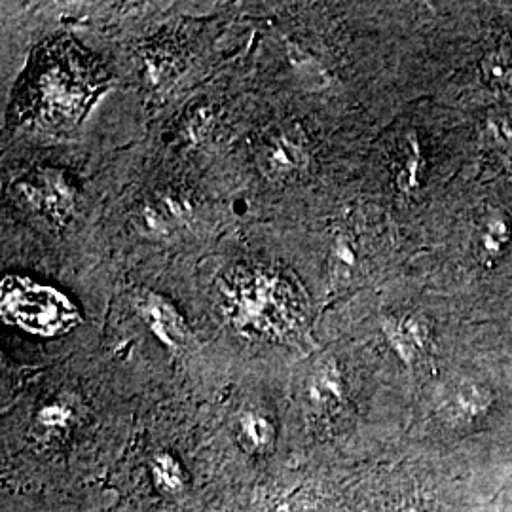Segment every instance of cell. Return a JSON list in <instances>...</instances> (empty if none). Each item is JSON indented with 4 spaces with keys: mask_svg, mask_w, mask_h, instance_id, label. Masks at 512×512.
Masks as SVG:
<instances>
[{
    "mask_svg": "<svg viewBox=\"0 0 512 512\" xmlns=\"http://www.w3.org/2000/svg\"><path fill=\"white\" fill-rule=\"evenodd\" d=\"M73 418V408L63 401L46 404L38 410V423L48 429H65Z\"/></svg>",
    "mask_w": 512,
    "mask_h": 512,
    "instance_id": "15",
    "label": "cell"
},
{
    "mask_svg": "<svg viewBox=\"0 0 512 512\" xmlns=\"http://www.w3.org/2000/svg\"><path fill=\"white\" fill-rule=\"evenodd\" d=\"M133 306L147 323L148 329L156 334V338L164 346L171 349L183 348L188 338L184 319L177 308L169 300H165L162 294L141 289L133 293Z\"/></svg>",
    "mask_w": 512,
    "mask_h": 512,
    "instance_id": "3",
    "label": "cell"
},
{
    "mask_svg": "<svg viewBox=\"0 0 512 512\" xmlns=\"http://www.w3.org/2000/svg\"><path fill=\"white\" fill-rule=\"evenodd\" d=\"M385 512H423L420 507H416V505H397V507H391V509H387Z\"/></svg>",
    "mask_w": 512,
    "mask_h": 512,
    "instance_id": "18",
    "label": "cell"
},
{
    "mask_svg": "<svg viewBox=\"0 0 512 512\" xmlns=\"http://www.w3.org/2000/svg\"><path fill=\"white\" fill-rule=\"evenodd\" d=\"M357 268V247L349 234H338L330 249V279L346 285Z\"/></svg>",
    "mask_w": 512,
    "mask_h": 512,
    "instance_id": "11",
    "label": "cell"
},
{
    "mask_svg": "<svg viewBox=\"0 0 512 512\" xmlns=\"http://www.w3.org/2000/svg\"><path fill=\"white\" fill-rule=\"evenodd\" d=\"M239 431H241V437L253 452H266L274 444V425L262 414L245 412L239 418Z\"/></svg>",
    "mask_w": 512,
    "mask_h": 512,
    "instance_id": "13",
    "label": "cell"
},
{
    "mask_svg": "<svg viewBox=\"0 0 512 512\" xmlns=\"http://www.w3.org/2000/svg\"><path fill=\"white\" fill-rule=\"evenodd\" d=\"M18 192L29 207L55 222L63 224L74 215L76 188L59 169H40L37 175L18 184Z\"/></svg>",
    "mask_w": 512,
    "mask_h": 512,
    "instance_id": "2",
    "label": "cell"
},
{
    "mask_svg": "<svg viewBox=\"0 0 512 512\" xmlns=\"http://www.w3.org/2000/svg\"><path fill=\"white\" fill-rule=\"evenodd\" d=\"M190 213V203L177 194H162L143 205L141 222L147 232L167 234L173 226L181 224Z\"/></svg>",
    "mask_w": 512,
    "mask_h": 512,
    "instance_id": "8",
    "label": "cell"
},
{
    "mask_svg": "<svg viewBox=\"0 0 512 512\" xmlns=\"http://www.w3.org/2000/svg\"><path fill=\"white\" fill-rule=\"evenodd\" d=\"M425 173V156L421 150L416 133H408L404 137L399 156L395 162V184L404 196H412L420 190Z\"/></svg>",
    "mask_w": 512,
    "mask_h": 512,
    "instance_id": "9",
    "label": "cell"
},
{
    "mask_svg": "<svg viewBox=\"0 0 512 512\" xmlns=\"http://www.w3.org/2000/svg\"><path fill=\"white\" fill-rule=\"evenodd\" d=\"M2 315L8 323L35 334H61L80 321L73 302L31 279L6 277L2 281Z\"/></svg>",
    "mask_w": 512,
    "mask_h": 512,
    "instance_id": "1",
    "label": "cell"
},
{
    "mask_svg": "<svg viewBox=\"0 0 512 512\" xmlns=\"http://www.w3.org/2000/svg\"><path fill=\"white\" fill-rule=\"evenodd\" d=\"M308 393L311 404L325 412L346 403V385L336 363H325L311 374Z\"/></svg>",
    "mask_w": 512,
    "mask_h": 512,
    "instance_id": "10",
    "label": "cell"
},
{
    "mask_svg": "<svg viewBox=\"0 0 512 512\" xmlns=\"http://www.w3.org/2000/svg\"><path fill=\"white\" fill-rule=\"evenodd\" d=\"M211 122H213V114L207 107L194 110L188 116V122L184 124V137L190 145H198L203 139L209 135L211 131Z\"/></svg>",
    "mask_w": 512,
    "mask_h": 512,
    "instance_id": "16",
    "label": "cell"
},
{
    "mask_svg": "<svg viewBox=\"0 0 512 512\" xmlns=\"http://www.w3.org/2000/svg\"><path fill=\"white\" fill-rule=\"evenodd\" d=\"M482 71L495 84H512V37L501 40L482 61Z\"/></svg>",
    "mask_w": 512,
    "mask_h": 512,
    "instance_id": "14",
    "label": "cell"
},
{
    "mask_svg": "<svg viewBox=\"0 0 512 512\" xmlns=\"http://www.w3.org/2000/svg\"><path fill=\"white\" fill-rule=\"evenodd\" d=\"M150 473L156 488L164 494H179L184 488L183 467L167 452H160L152 458Z\"/></svg>",
    "mask_w": 512,
    "mask_h": 512,
    "instance_id": "12",
    "label": "cell"
},
{
    "mask_svg": "<svg viewBox=\"0 0 512 512\" xmlns=\"http://www.w3.org/2000/svg\"><path fill=\"white\" fill-rule=\"evenodd\" d=\"M258 165L268 179H291L308 165V148L294 131H279L260 148Z\"/></svg>",
    "mask_w": 512,
    "mask_h": 512,
    "instance_id": "5",
    "label": "cell"
},
{
    "mask_svg": "<svg viewBox=\"0 0 512 512\" xmlns=\"http://www.w3.org/2000/svg\"><path fill=\"white\" fill-rule=\"evenodd\" d=\"M293 63H294V67H306V65H310V63H313V59H311V61H302V59H300V55L293 54ZM315 69H317V67H315ZM304 71H306V73H308V74H311V78H313V82H315V80H317V78H315V76H317V74H319V76H321V78H325V76H323V71H311V69H304Z\"/></svg>",
    "mask_w": 512,
    "mask_h": 512,
    "instance_id": "17",
    "label": "cell"
},
{
    "mask_svg": "<svg viewBox=\"0 0 512 512\" xmlns=\"http://www.w3.org/2000/svg\"><path fill=\"white\" fill-rule=\"evenodd\" d=\"M385 340L406 366L420 365L431 351V330L420 315H391L382 321Z\"/></svg>",
    "mask_w": 512,
    "mask_h": 512,
    "instance_id": "4",
    "label": "cell"
},
{
    "mask_svg": "<svg viewBox=\"0 0 512 512\" xmlns=\"http://www.w3.org/2000/svg\"><path fill=\"white\" fill-rule=\"evenodd\" d=\"M494 404V395L476 382H461L456 385L446 401L450 420L469 425L484 418Z\"/></svg>",
    "mask_w": 512,
    "mask_h": 512,
    "instance_id": "7",
    "label": "cell"
},
{
    "mask_svg": "<svg viewBox=\"0 0 512 512\" xmlns=\"http://www.w3.org/2000/svg\"><path fill=\"white\" fill-rule=\"evenodd\" d=\"M512 243V219L499 207H488L478 222L475 253L484 268H494Z\"/></svg>",
    "mask_w": 512,
    "mask_h": 512,
    "instance_id": "6",
    "label": "cell"
}]
</instances>
